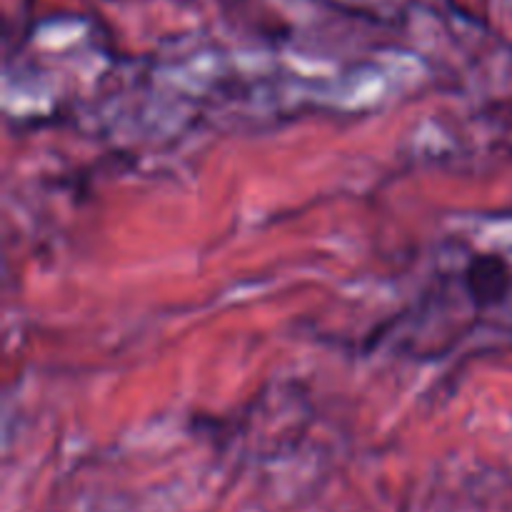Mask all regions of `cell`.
Segmentation results:
<instances>
[{"mask_svg":"<svg viewBox=\"0 0 512 512\" xmlns=\"http://www.w3.org/2000/svg\"><path fill=\"white\" fill-rule=\"evenodd\" d=\"M465 285H468L475 303H500L510 288V270L498 255H478L465 273Z\"/></svg>","mask_w":512,"mask_h":512,"instance_id":"obj_1","label":"cell"}]
</instances>
